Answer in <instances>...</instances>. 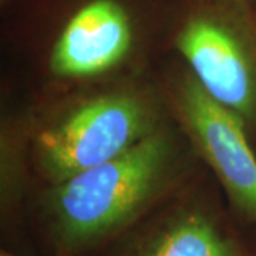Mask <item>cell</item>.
<instances>
[{
	"mask_svg": "<svg viewBox=\"0 0 256 256\" xmlns=\"http://www.w3.org/2000/svg\"><path fill=\"white\" fill-rule=\"evenodd\" d=\"M165 158L166 141L148 134L117 158L60 182L53 215L64 246H87L126 225L154 191Z\"/></svg>",
	"mask_w": 256,
	"mask_h": 256,
	"instance_id": "obj_1",
	"label": "cell"
},
{
	"mask_svg": "<svg viewBox=\"0 0 256 256\" xmlns=\"http://www.w3.org/2000/svg\"><path fill=\"white\" fill-rule=\"evenodd\" d=\"M146 108L127 96L88 101L38 138L40 154L60 182L124 154L146 137Z\"/></svg>",
	"mask_w": 256,
	"mask_h": 256,
	"instance_id": "obj_2",
	"label": "cell"
},
{
	"mask_svg": "<svg viewBox=\"0 0 256 256\" xmlns=\"http://www.w3.org/2000/svg\"><path fill=\"white\" fill-rule=\"evenodd\" d=\"M180 107L200 150L234 202L256 220V156L242 117L210 97L195 78L184 82Z\"/></svg>",
	"mask_w": 256,
	"mask_h": 256,
	"instance_id": "obj_3",
	"label": "cell"
},
{
	"mask_svg": "<svg viewBox=\"0 0 256 256\" xmlns=\"http://www.w3.org/2000/svg\"><path fill=\"white\" fill-rule=\"evenodd\" d=\"M196 82L220 104L250 116L256 100L254 73L244 48L228 28L210 18L191 20L176 40Z\"/></svg>",
	"mask_w": 256,
	"mask_h": 256,
	"instance_id": "obj_4",
	"label": "cell"
},
{
	"mask_svg": "<svg viewBox=\"0 0 256 256\" xmlns=\"http://www.w3.org/2000/svg\"><path fill=\"white\" fill-rule=\"evenodd\" d=\"M131 40L130 20L118 3L94 0L66 24L52 54V68L66 77L100 74L127 54Z\"/></svg>",
	"mask_w": 256,
	"mask_h": 256,
	"instance_id": "obj_5",
	"label": "cell"
},
{
	"mask_svg": "<svg viewBox=\"0 0 256 256\" xmlns=\"http://www.w3.org/2000/svg\"><path fill=\"white\" fill-rule=\"evenodd\" d=\"M131 256H236V252L210 218L194 212L166 224Z\"/></svg>",
	"mask_w": 256,
	"mask_h": 256,
	"instance_id": "obj_6",
	"label": "cell"
},
{
	"mask_svg": "<svg viewBox=\"0 0 256 256\" xmlns=\"http://www.w3.org/2000/svg\"><path fill=\"white\" fill-rule=\"evenodd\" d=\"M2 256H13V255H10V254H6V252H3V254H2Z\"/></svg>",
	"mask_w": 256,
	"mask_h": 256,
	"instance_id": "obj_7",
	"label": "cell"
}]
</instances>
